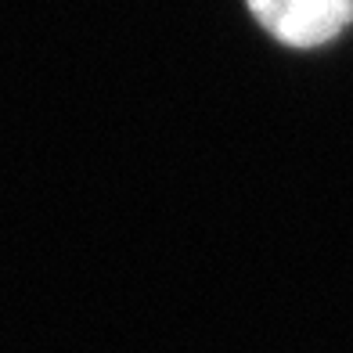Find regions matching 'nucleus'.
Listing matches in <instances>:
<instances>
[{
    "mask_svg": "<svg viewBox=\"0 0 353 353\" xmlns=\"http://www.w3.org/2000/svg\"><path fill=\"white\" fill-rule=\"evenodd\" d=\"M249 11L288 47H321L353 22V0H249Z\"/></svg>",
    "mask_w": 353,
    "mask_h": 353,
    "instance_id": "nucleus-1",
    "label": "nucleus"
}]
</instances>
